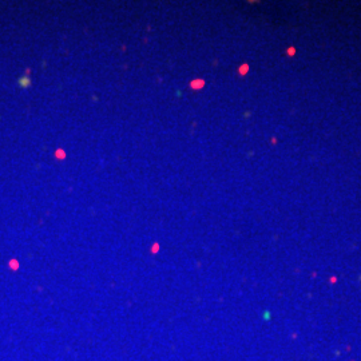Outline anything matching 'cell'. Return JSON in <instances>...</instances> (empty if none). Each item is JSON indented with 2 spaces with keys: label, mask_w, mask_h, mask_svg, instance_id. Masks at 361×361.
Returning <instances> with one entry per match:
<instances>
[{
  "label": "cell",
  "mask_w": 361,
  "mask_h": 361,
  "mask_svg": "<svg viewBox=\"0 0 361 361\" xmlns=\"http://www.w3.org/2000/svg\"><path fill=\"white\" fill-rule=\"evenodd\" d=\"M18 83H19L22 87H29V86L31 85V82H30V78H27V76H23V78H20Z\"/></svg>",
  "instance_id": "1"
}]
</instances>
